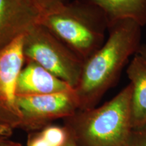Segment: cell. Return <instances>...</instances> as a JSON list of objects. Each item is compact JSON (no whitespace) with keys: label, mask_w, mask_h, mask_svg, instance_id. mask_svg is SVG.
I'll list each match as a JSON object with an SVG mask.
<instances>
[{"label":"cell","mask_w":146,"mask_h":146,"mask_svg":"<svg viewBox=\"0 0 146 146\" xmlns=\"http://www.w3.org/2000/svg\"><path fill=\"white\" fill-rule=\"evenodd\" d=\"M141 28L131 19L110 25L104 44L84 62L81 77L74 88L78 110L96 107L117 82L129 60L141 47Z\"/></svg>","instance_id":"cell-1"},{"label":"cell","mask_w":146,"mask_h":146,"mask_svg":"<svg viewBox=\"0 0 146 146\" xmlns=\"http://www.w3.org/2000/svg\"><path fill=\"white\" fill-rule=\"evenodd\" d=\"M39 23L84 62L104 44L108 30L101 11L81 0L58 3L41 14Z\"/></svg>","instance_id":"cell-2"},{"label":"cell","mask_w":146,"mask_h":146,"mask_svg":"<svg viewBox=\"0 0 146 146\" xmlns=\"http://www.w3.org/2000/svg\"><path fill=\"white\" fill-rule=\"evenodd\" d=\"M132 85L128 84L100 107L78 110L66 118L68 129L81 146H128L133 127Z\"/></svg>","instance_id":"cell-3"},{"label":"cell","mask_w":146,"mask_h":146,"mask_svg":"<svg viewBox=\"0 0 146 146\" xmlns=\"http://www.w3.org/2000/svg\"><path fill=\"white\" fill-rule=\"evenodd\" d=\"M23 54L25 61L37 63L74 89L78 85L84 61L41 24L23 36Z\"/></svg>","instance_id":"cell-4"},{"label":"cell","mask_w":146,"mask_h":146,"mask_svg":"<svg viewBox=\"0 0 146 146\" xmlns=\"http://www.w3.org/2000/svg\"><path fill=\"white\" fill-rule=\"evenodd\" d=\"M21 112V128L29 130L43 129L59 118H68L79 110L74 89L38 96H17Z\"/></svg>","instance_id":"cell-5"},{"label":"cell","mask_w":146,"mask_h":146,"mask_svg":"<svg viewBox=\"0 0 146 146\" xmlns=\"http://www.w3.org/2000/svg\"><path fill=\"white\" fill-rule=\"evenodd\" d=\"M24 64L23 37L0 50V123L12 129L21 125L16 83Z\"/></svg>","instance_id":"cell-6"},{"label":"cell","mask_w":146,"mask_h":146,"mask_svg":"<svg viewBox=\"0 0 146 146\" xmlns=\"http://www.w3.org/2000/svg\"><path fill=\"white\" fill-rule=\"evenodd\" d=\"M41 15L29 0H0V50L39 24Z\"/></svg>","instance_id":"cell-7"},{"label":"cell","mask_w":146,"mask_h":146,"mask_svg":"<svg viewBox=\"0 0 146 146\" xmlns=\"http://www.w3.org/2000/svg\"><path fill=\"white\" fill-rule=\"evenodd\" d=\"M73 89L66 82L32 61H25L16 83L17 96L51 94Z\"/></svg>","instance_id":"cell-8"},{"label":"cell","mask_w":146,"mask_h":146,"mask_svg":"<svg viewBox=\"0 0 146 146\" xmlns=\"http://www.w3.org/2000/svg\"><path fill=\"white\" fill-rule=\"evenodd\" d=\"M132 85L131 118L132 127L146 124V49L141 47L133 56L127 69Z\"/></svg>","instance_id":"cell-9"},{"label":"cell","mask_w":146,"mask_h":146,"mask_svg":"<svg viewBox=\"0 0 146 146\" xmlns=\"http://www.w3.org/2000/svg\"><path fill=\"white\" fill-rule=\"evenodd\" d=\"M96 7L106 18L108 27L116 22L133 20L146 25V0H81Z\"/></svg>","instance_id":"cell-10"},{"label":"cell","mask_w":146,"mask_h":146,"mask_svg":"<svg viewBox=\"0 0 146 146\" xmlns=\"http://www.w3.org/2000/svg\"><path fill=\"white\" fill-rule=\"evenodd\" d=\"M70 137L68 128L48 125L31 136L27 146H65Z\"/></svg>","instance_id":"cell-11"},{"label":"cell","mask_w":146,"mask_h":146,"mask_svg":"<svg viewBox=\"0 0 146 146\" xmlns=\"http://www.w3.org/2000/svg\"><path fill=\"white\" fill-rule=\"evenodd\" d=\"M128 146H146V124L133 128Z\"/></svg>","instance_id":"cell-12"},{"label":"cell","mask_w":146,"mask_h":146,"mask_svg":"<svg viewBox=\"0 0 146 146\" xmlns=\"http://www.w3.org/2000/svg\"><path fill=\"white\" fill-rule=\"evenodd\" d=\"M36 8L39 9L41 14L50 10L58 3L63 2L64 0H29Z\"/></svg>","instance_id":"cell-13"},{"label":"cell","mask_w":146,"mask_h":146,"mask_svg":"<svg viewBox=\"0 0 146 146\" xmlns=\"http://www.w3.org/2000/svg\"><path fill=\"white\" fill-rule=\"evenodd\" d=\"M13 129L8 126L0 123V139H5L8 137L12 133Z\"/></svg>","instance_id":"cell-14"},{"label":"cell","mask_w":146,"mask_h":146,"mask_svg":"<svg viewBox=\"0 0 146 146\" xmlns=\"http://www.w3.org/2000/svg\"><path fill=\"white\" fill-rule=\"evenodd\" d=\"M65 146H78L75 139L73 137L72 135H71L70 138H69L68 142L66 144Z\"/></svg>","instance_id":"cell-15"},{"label":"cell","mask_w":146,"mask_h":146,"mask_svg":"<svg viewBox=\"0 0 146 146\" xmlns=\"http://www.w3.org/2000/svg\"><path fill=\"white\" fill-rule=\"evenodd\" d=\"M0 146H21L19 144L12 143V142L6 141L4 139L0 140Z\"/></svg>","instance_id":"cell-16"},{"label":"cell","mask_w":146,"mask_h":146,"mask_svg":"<svg viewBox=\"0 0 146 146\" xmlns=\"http://www.w3.org/2000/svg\"><path fill=\"white\" fill-rule=\"evenodd\" d=\"M0 140H2V139H0Z\"/></svg>","instance_id":"cell-17"}]
</instances>
